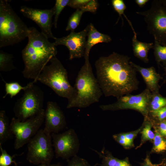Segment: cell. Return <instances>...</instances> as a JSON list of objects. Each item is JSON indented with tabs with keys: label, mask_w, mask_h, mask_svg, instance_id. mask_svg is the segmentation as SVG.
I'll list each match as a JSON object with an SVG mask.
<instances>
[{
	"label": "cell",
	"mask_w": 166,
	"mask_h": 166,
	"mask_svg": "<svg viewBox=\"0 0 166 166\" xmlns=\"http://www.w3.org/2000/svg\"><path fill=\"white\" fill-rule=\"evenodd\" d=\"M67 166H91L85 159L76 155L70 160H67Z\"/></svg>",
	"instance_id": "f1b7e54d"
},
{
	"label": "cell",
	"mask_w": 166,
	"mask_h": 166,
	"mask_svg": "<svg viewBox=\"0 0 166 166\" xmlns=\"http://www.w3.org/2000/svg\"><path fill=\"white\" fill-rule=\"evenodd\" d=\"M79 71L73 86L76 94L68 102L67 109L85 108L98 102L103 94L96 77L93 74L89 57Z\"/></svg>",
	"instance_id": "3957f363"
},
{
	"label": "cell",
	"mask_w": 166,
	"mask_h": 166,
	"mask_svg": "<svg viewBox=\"0 0 166 166\" xmlns=\"http://www.w3.org/2000/svg\"><path fill=\"white\" fill-rule=\"evenodd\" d=\"M119 144L124 146H129L131 145L132 142L127 140L120 139H115Z\"/></svg>",
	"instance_id": "d590c367"
},
{
	"label": "cell",
	"mask_w": 166,
	"mask_h": 166,
	"mask_svg": "<svg viewBox=\"0 0 166 166\" xmlns=\"http://www.w3.org/2000/svg\"><path fill=\"white\" fill-rule=\"evenodd\" d=\"M152 96V93L146 88L141 93L136 95L129 94L122 96L114 103L99 106L102 110L132 109L146 114Z\"/></svg>",
	"instance_id": "8fae6325"
},
{
	"label": "cell",
	"mask_w": 166,
	"mask_h": 166,
	"mask_svg": "<svg viewBox=\"0 0 166 166\" xmlns=\"http://www.w3.org/2000/svg\"><path fill=\"white\" fill-rule=\"evenodd\" d=\"M165 70L166 73V66L165 67Z\"/></svg>",
	"instance_id": "ab89813d"
},
{
	"label": "cell",
	"mask_w": 166,
	"mask_h": 166,
	"mask_svg": "<svg viewBox=\"0 0 166 166\" xmlns=\"http://www.w3.org/2000/svg\"><path fill=\"white\" fill-rule=\"evenodd\" d=\"M130 58L113 52L100 57L95 62L96 78L105 97L117 99L137 90L139 82Z\"/></svg>",
	"instance_id": "6da1fadb"
},
{
	"label": "cell",
	"mask_w": 166,
	"mask_h": 166,
	"mask_svg": "<svg viewBox=\"0 0 166 166\" xmlns=\"http://www.w3.org/2000/svg\"><path fill=\"white\" fill-rule=\"evenodd\" d=\"M28 42L22 51L24 68V77L35 80L57 50L53 42L34 27L29 28Z\"/></svg>",
	"instance_id": "7a4b0ae2"
},
{
	"label": "cell",
	"mask_w": 166,
	"mask_h": 166,
	"mask_svg": "<svg viewBox=\"0 0 166 166\" xmlns=\"http://www.w3.org/2000/svg\"><path fill=\"white\" fill-rule=\"evenodd\" d=\"M87 37L84 57H89L91 49L95 45L101 43H108L112 41L109 36L98 31L92 23L89 25Z\"/></svg>",
	"instance_id": "2e32d148"
},
{
	"label": "cell",
	"mask_w": 166,
	"mask_h": 166,
	"mask_svg": "<svg viewBox=\"0 0 166 166\" xmlns=\"http://www.w3.org/2000/svg\"><path fill=\"white\" fill-rule=\"evenodd\" d=\"M93 150L102 159L101 166H131L127 159L121 160L116 158L107 153H105L102 150L99 152Z\"/></svg>",
	"instance_id": "d6986e66"
},
{
	"label": "cell",
	"mask_w": 166,
	"mask_h": 166,
	"mask_svg": "<svg viewBox=\"0 0 166 166\" xmlns=\"http://www.w3.org/2000/svg\"><path fill=\"white\" fill-rule=\"evenodd\" d=\"M156 60L158 63L160 62L164 64L166 63V45H160L156 41L154 40L153 48Z\"/></svg>",
	"instance_id": "603a6c76"
},
{
	"label": "cell",
	"mask_w": 166,
	"mask_h": 166,
	"mask_svg": "<svg viewBox=\"0 0 166 166\" xmlns=\"http://www.w3.org/2000/svg\"><path fill=\"white\" fill-rule=\"evenodd\" d=\"M127 140L132 142V140L135 136V134L132 133H130L124 134Z\"/></svg>",
	"instance_id": "74e56055"
},
{
	"label": "cell",
	"mask_w": 166,
	"mask_h": 166,
	"mask_svg": "<svg viewBox=\"0 0 166 166\" xmlns=\"http://www.w3.org/2000/svg\"><path fill=\"white\" fill-rule=\"evenodd\" d=\"M29 29L7 0H0V48L13 45L28 38Z\"/></svg>",
	"instance_id": "277c9868"
},
{
	"label": "cell",
	"mask_w": 166,
	"mask_h": 166,
	"mask_svg": "<svg viewBox=\"0 0 166 166\" xmlns=\"http://www.w3.org/2000/svg\"><path fill=\"white\" fill-rule=\"evenodd\" d=\"M132 30L134 36L132 38V46L134 54L137 58L145 63L148 62V53L149 50L153 48V43H146L138 41L137 39L136 33L132 23L130 25Z\"/></svg>",
	"instance_id": "e0dca14e"
},
{
	"label": "cell",
	"mask_w": 166,
	"mask_h": 166,
	"mask_svg": "<svg viewBox=\"0 0 166 166\" xmlns=\"http://www.w3.org/2000/svg\"><path fill=\"white\" fill-rule=\"evenodd\" d=\"M83 13L80 9H76L69 18L65 30L74 31L79 25Z\"/></svg>",
	"instance_id": "7402d4cb"
},
{
	"label": "cell",
	"mask_w": 166,
	"mask_h": 166,
	"mask_svg": "<svg viewBox=\"0 0 166 166\" xmlns=\"http://www.w3.org/2000/svg\"><path fill=\"white\" fill-rule=\"evenodd\" d=\"M98 3L96 0H89V2L80 10L83 13L89 12L95 13L98 8Z\"/></svg>",
	"instance_id": "f546056e"
},
{
	"label": "cell",
	"mask_w": 166,
	"mask_h": 166,
	"mask_svg": "<svg viewBox=\"0 0 166 166\" xmlns=\"http://www.w3.org/2000/svg\"><path fill=\"white\" fill-rule=\"evenodd\" d=\"M50 133L40 129L28 142L26 159L35 165L50 164L54 156Z\"/></svg>",
	"instance_id": "ba28073f"
},
{
	"label": "cell",
	"mask_w": 166,
	"mask_h": 166,
	"mask_svg": "<svg viewBox=\"0 0 166 166\" xmlns=\"http://www.w3.org/2000/svg\"><path fill=\"white\" fill-rule=\"evenodd\" d=\"M2 79L5 83L6 94L3 97L5 98L8 95H10L12 98L16 96L22 90L24 91L28 87L27 84L25 86H22L18 82H12L7 83L6 82L2 77Z\"/></svg>",
	"instance_id": "44dd1931"
},
{
	"label": "cell",
	"mask_w": 166,
	"mask_h": 166,
	"mask_svg": "<svg viewBox=\"0 0 166 166\" xmlns=\"http://www.w3.org/2000/svg\"><path fill=\"white\" fill-rule=\"evenodd\" d=\"M13 55L0 50V71L8 72L15 69L13 63Z\"/></svg>",
	"instance_id": "ffe728a7"
},
{
	"label": "cell",
	"mask_w": 166,
	"mask_h": 166,
	"mask_svg": "<svg viewBox=\"0 0 166 166\" xmlns=\"http://www.w3.org/2000/svg\"><path fill=\"white\" fill-rule=\"evenodd\" d=\"M149 1L148 0H135V1L139 7H142Z\"/></svg>",
	"instance_id": "8d00e7d4"
},
{
	"label": "cell",
	"mask_w": 166,
	"mask_h": 166,
	"mask_svg": "<svg viewBox=\"0 0 166 166\" xmlns=\"http://www.w3.org/2000/svg\"><path fill=\"white\" fill-rule=\"evenodd\" d=\"M89 29V25L79 32H71L66 36L55 38L53 43L56 46L63 45L66 46L69 51L70 60L84 57L86 45V38Z\"/></svg>",
	"instance_id": "7c38bea8"
},
{
	"label": "cell",
	"mask_w": 166,
	"mask_h": 166,
	"mask_svg": "<svg viewBox=\"0 0 166 166\" xmlns=\"http://www.w3.org/2000/svg\"><path fill=\"white\" fill-rule=\"evenodd\" d=\"M111 2L114 10L119 14V17L118 21L120 18H121L122 19V15H123L124 17L125 16L124 12L126 8L123 0H112Z\"/></svg>",
	"instance_id": "83f0119b"
},
{
	"label": "cell",
	"mask_w": 166,
	"mask_h": 166,
	"mask_svg": "<svg viewBox=\"0 0 166 166\" xmlns=\"http://www.w3.org/2000/svg\"><path fill=\"white\" fill-rule=\"evenodd\" d=\"M45 110L37 115L24 121L13 117L10 123L11 132L15 136L14 148L18 149L22 147L34 137L39 130L45 119Z\"/></svg>",
	"instance_id": "9c48e42d"
},
{
	"label": "cell",
	"mask_w": 166,
	"mask_h": 166,
	"mask_svg": "<svg viewBox=\"0 0 166 166\" xmlns=\"http://www.w3.org/2000/svg\"><path fill=\"white\" fill-rule=\"evenodd\" d=\"M166 105V99L158 94V93H152L149 105L151 111L157 110Z\"/></svg>",
	"instance_id": "cb8c5ba5"
},
{
	"label": "cell",
	"mask_w": 166,
	"mask_h": 166,
	"mask_svg": "<svg viewBox=\"0 0 166 166\" xmlns=\"http://www.w3.org/2000/svg\"><path fill=\"white\" fill-rule=\"evenodd\" d=\"M151 112L154 116L157 117L160 121L166 118V106Z\"/></svg>",
	"instance_id": "d6a6232c"
},
{
	"label": "cell",
	"mask_w": 166,
	"mask_h": 166,
	"mask_svg": "<svg viewBox=\"0 0 166 166\" xmlns=\"http://www.w3.org/2000/svg\"><path fill=\"white\" fill-rule=\"evenodd\" d=\"M41 73L34 81H39L48 86L59 97L67 99L68 102L75 97L76 92L73 87L70 84L68 73L61 63L56 56L49 61Z\"/></svg>",
	"instance_id": "5b68a950"
},
{
	"label": "cell",
	"mask_w": 166,
	"mask_h": 166,
	"mask_svg": "<svg viewBox=\"0 0 166 166\" xmlns=\"http://www.w3.org/2000/svg\"><path fill=\"white\" fill-rule=\"evenodd\" d=\"M45 125L44 129L50 133H58L66 125L63 111L55 102H47L45 111Z\"/></svg>",
	"instance_id": "5bb4252c"
},
{
	"label": "cell",
	"mask_w": 166,
	"mask_h": 166,
	"mask_svg": "<svg viewBox=\"0 0 166 166\" xmlns=\"http://www.w3.org/2000/svg\"><path fill=\"white\" fill-rule=\"evenodd\" d=\"M89 0H70L67 6L71 8L81 10Z\"/></svg>",
	"instance_id": "1f68e13d"
},
{
	"label": "cell",
	"mask_w": 166,
	"mask_h": 166,
	"mask_svg": "<svg viewBox=\"0 0 166 166\" xmlns=\"http://www.w3.org/2000/svg\"><path fill=\"white\" fill-rule=\"evenodd\" d=\"M34 81L30 82L21 97L16 102L13 111L16 118L24 121L41 112L43 108L44 93Z\"/></svg>",
	"instance_id": "8992f818"
},
{
	"label": "cell",
	"mask_w": 166,
	"mask_h": 166,
	"mask_svg": "<svg viewBox=\"0 0 166 166\" xmlns=\"http://www.w3.org/2000/svg\"><path fill=\"white\" fill-rule=\"evenodd\" d=\"M162 164V163L159 164H153L150 160L149 157L147 156L145 159L142 166H159Z\"/></svg>",
	"instance_id": "836d02e7"
},
{
	"label": "cell",
	"mask_w": 166,
	"mask_h": 166,
	"mask_svg": "<svg viewBox=\"0 0 166 166\" xmlns=\"http://www.w3.org/2000/svg\"><path fill=\"white\" fill-rule=\"evenodd\" d=\"M130 63L136 71L141 75L147 86V88L152 93H158L160 75L153 66L144 68L137 65L130 61Z\"/></svg>",
	"instance_id": "9a60e30c"
},
{
	"label": "cell",
	"mask_w": 166,
	"mask_h": 166,
	"mask_svg": "<svg viewBox=\"0 0 166 166\" xmlns=\"http://www.w3.org/2000/svg\"><path fill=\"white\" fill-rule=\"evenodd\" d=\"M13 134L10 128L9 118L3 110L0 111V144L2 145L11 139Z\"/></svg>",
	"instance_id": "ac0fdd59"
},
{
	"label": "cell",
	"mask_w": 166,
	"mask_h": 166,
	"mask_svg": "<svg viewBox=\"0 0 166 166\" xmlns=\"http://www.w3.org/2000/svg\"><path fill=\"white\" fill-rule=\"evenodd\" d=\"M143 138L144 140H153L155 134L152 131L150 124H146L141 132Z\"/></svg>",
	"instance_id": "4dcf8cb0"
},
{
	"label": "cell",
	"mask_w": 166,
	"mask_h": 166,
	"mask_svg": "<svg viewBox=\"0 0 166 166\" xmlns=\"http://www.w3.org/2000/svg\"><path fill=\"white\" fill-rule=\"evenodd\" d=\"M160 131L161 135L166 136V122H162L160 124Z\"/></svg>",
	"instance_id": "e575fe53"
},
{
	"label": "cell",
	"mask_w": 166,
	"mask_h": 166,
	"mask_svg": "<svg viewBox=\"0 0 166 166\" xmlns=\"http://www.w3.org/2000/svg\"><path fill=\"white\" fill-rule=\"evenodd\" d=\"M0 149L1 153L0 156V166H9L12 163L14 164L15 166H17L16 162L13 160L15 155L10 156L2 148V145L0 144Z\"/></svg>",
	"instance_id": "484cf974"
},
{
	"label": "cell",
	"mask_w": 166,
	"mask_h": 166,
	"mask_svg": "<svg viewBox=\"0 0 166 166\" xmlns=\"http://www.w3.org/2000/svg\"><path fill=\"white\" fill-rule=\"evenodd\" d=\"M38 166H63L59 163L56 164H41L38 165Z\"/></svg>",
	"instance_id": "f35d334b"
},
{
	"label": "cell",
	"mask_w": 166,
	"mask_h": 166,
	"mask_svg": "<svg viewBox=\"0 0 166 166\" xmlns=\"http://www.w3.org/2000/svg\"><path fill=\"white\" fill-rule=\"evenodd\" d=\"M164 1H165V2H166V0H164Z\"/></svg>",
	"instance_id": "60d3db41"
},
{
	"label": "cell",
	"mask_w": 166,
	"mask_h": 166,
	"mask_svg": "<svg viewBox=\"0 0 166 166\" xmlns=\"http://www.w3.org/2000/svg\"><path fill=\"white\" fill-rule=\"evenodd\" d=\"M20 11L25 17L34 22L48 38H55L51 30L52 18L55 13L54 6L49 9L41 10L24 6L21 7Z\"/></svg>",
	"instance_id": "4fadbf2b"
},
{
	"label": "cell",
	"mask_w": 166,
	"mask_h": 166,
	"mask_svg": "<svg viewBox=\"0 0 166 166\" xmlns=\"http://www.w3.org/2000/svg\"><path fill=\"white\" fill-rule=\"evenodd\" d=\"M69 0H56L54 6L55 8L54 25L57 28L59 17L64 8L67 5Z\"/></svg>",
	"instance_id": "d4e9b609"
},
{
	"label": "cell",
	"mask_w": 166,
	"mask_h": 166,
	"mask_svg": "<svg viewBox=\"0 0 166 166\" xmlns=\"http://www.w3.org/2000/svg\"><path fill=\"white\" fill-rule=\"evenodd\" d=\"M51 135L56 158L68 160L77 155L80 144L78 136L73 129L61 133H52Z\"/></svg>",
	"instance_id": "30bf717a"
},
{
	"label": "cell",
	"mask_w": 166,
	"mask_h": 166,
	"mask_svg": "<svg viewBox=\"0 0 166 166\" xmlns=\"http://www.w3.org/2000/svg\"><path fill=\"white\" fill-rule=\"evenodd\" d=\"M153 140V149L155 152H160L166 150V141L158 132L155 133Z\"/></svg>",
	"instance_id": "4316f807"
},
{
	"label": "cell",
	"mask_w": 166,
	"mask_h": 166,
	"mask_svg": "<svg viewBox=\"0 0 166 166\" xmlns=\"http://www.w3.org/2000/svg\"><path fill=\"white\" fill-rule=\"evenodd\" d=\"M136 14L144 17L147 29L154 40L166 45V2L164 0H153L149 9Z\"/></svg>",
	"instance_id": "52a82bcc"
}]
</instances>
